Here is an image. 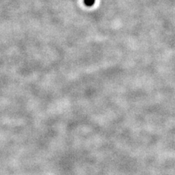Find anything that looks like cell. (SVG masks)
<instances>
[{
	"instance_id": "cell-1",
	"label": "cell",
	"mask_w": 175,
	"mask_h": 175,
	"mask_svg": "<svg viewBox=\"0 0 175 175\" xmlns=\"http://www.w3.org/2000/svg\"><path fill=\"white\" fill-rule=\"evenodd\" d=\"M84 2L86 5L91 7V6H92L93 4H94V2H95V0H84Z\"/></svg>"
}]
</instances>
